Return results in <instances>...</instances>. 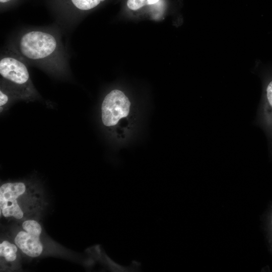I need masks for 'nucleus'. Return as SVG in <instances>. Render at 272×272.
Masks as SVG:
<instances>
[{"label": "nucleus", "instance_id": "0eeeda50", "mask_svg": "<svg viewBox=\"0 0 272 272\" xmlns=\"http://www.w3.org/2000/svg\"><path fill=\"white\" fill-rule=\"evenodd\" d=\"M265 114L267 121L272 124V80L268 84L266 89V106Z\"/></svg>", "mask_w": 272, "mask_h": 272}, {"label": "nucleus", "instance_id": "f03ea898", "mask_svg": "<svg viewBox=\"0 0 272 272\" xmlns=\"http://www.w3.org/2000/svg\"><path fill=\"white\" fill-rule=\"evenodd\" d=\"M25 60L11 46L1 55L0 75L5 85L17 97H33L36 91L31 82Z\"/></svg>", "mask_w": 272, "mask_h": 272}, {"label": "nucleus", "instance_id": "6e6552de", "mask_svg": "<svg viewBox=\"0 0 272 272\" xmlns=\"http://www.w3.org/2000/svg\"><path fill=\"white\" fill-rule=\"evenodd\" d=\"M78 9L87 11L92 9L98 6L102 0H71Z\"/></svg>", "mask_w": 272, "mask_h": 272}, {"label": "nucleus", "instance_id": "f257e3e1", "mask_svg": "<svg viewBox=\"0 0 272 272\" xmlns=\"http://www.w3.org/2000/svg\"><path fill=\"white\" fill-rule=\"evenodd\" d=\"M28 63L59 73L67 67L66 55L58 35L46 29H30L21 32L12 45Z\"/></svg>", "mask_w": 272, "mask_h": 272}, {"label": "nucleus", "instance_id": "9b49d317", "mask_svg": "<svg viewBox=\"0 0 272 272\" xmlns=\"http://www.w3.org/2000/svg\"><path fill=\"white\" fill-rule=\"evenodd\" d=\"M11 0H0L1 3H6L11 1Z\"/></svg>", "mask_w": 272, "mask_h": 272}, {"label": "nucleus", "instance_id": "1a4fd4ad", "mask_svg": "<svg viewBox=\"0 0 272 272\" xmlns=\"http://www.w3.org/2000/svg\"><path fill=\"white\" fill-rule=\"evenodd\" d=\"M159 0H127V6L132 10H137L146 5H153Z\"/></svg>", "mask_w": 272, "mask_h": 272}, {"label": "nucleus", "instance_id": "423d86ee", "mask_svg": "<svg viewBox=\"0 0 272 272\" xmlns=\"http://www.w3.org/2000/svg\"><path fill=\"white\" fill-rule=\"evenodd\" d=\"M19 248L15 242L8 239L0 243V256L3 260L8 263L15 262L18 257Z\"/></svg>", "mask_w": 272, "mask_h": 272}, {"label": "nucleus", "instance_id": "9d476101", "mask_svg": "<svg viewBox=\"0 0 272 272\" xmlns=\"http://www.w3.org/2000/svg\"><path fill=\"white\" fill-rule=\"evenodd\" d=\"M6 87V89L4 88L2 86L1 87L0 90V106L1 107L5 105L9 101V96L8 95L9 93V89L7 87Z\"/></svg>", "mask_w": 272, "mask_h": 272}, {"label": "nucleus", "instance_id": "39448f33", "mask_svg": "<svg viewBox=\"0 0 272 272\" xmlns=\"http://www.w3.org/2000/svg\"><path fill=\"white\" fill-rule=\"evenodd\" d=\"M130 103L121 91L113 90L104 98L101 106L102 121L104 125L110 127L116 125L119 120L127 116Z\"/></svg>", "mask_w": 272, "mask_h": 272}, {"label": "nucleus", "instance_id": "20e7f679", "mask_svg": "<svg viewBox=\"0 0 272 272\" xmlns=\"http://www.w3.org/2000/svg\"><path fill=\"white\" fill-rule=\"evenodd\" d=\"M42 231L38 222L33 219L26 220L14 234L13 241L26 256L31 258L39 257L44 250L40 238Z\"/></svg>", "mask_w": 272, "mask_h": 272}, {"label": "nucleus", "instance_id": "7ed1b4c3", "mask_svg": "<svg viewBox=\"0 0 272 272\" xmlns=\"http://www.w3.org/2000/svg\"><path fill=\"white\" fill-rule=\"evenodd\" d=\"M29 186L23 182H6L0 186L1 216L6 219L20 220L24 217L22 197L28 192Z\"/></svg>", "mask_w": 272, "mask_h": 272}]
</instances>
